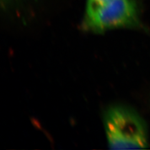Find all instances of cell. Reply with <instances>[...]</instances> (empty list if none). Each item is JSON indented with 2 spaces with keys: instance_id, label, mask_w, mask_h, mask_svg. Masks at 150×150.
<instances>
[{
  "instance_id": "1",
  "label": "cell",
  "mask_w": 150,
  "mask_h": 150,
  "mask_svg": "<svg viewBox=\"0 0 150 150\" xmlns=\"http://www.w3.org/2000/svg\"><path fill=\"white\" fill-rule=\"evenodd\" d=\"M104 123L110 149H145L148 146L146 125L134 111L123 106L110 107L105 112Z\"/></svg>"
},
{
  "instance_id": "2",
  "label": "cell",
  "mask_w": 150,
  "mask_h": 150,
  "mask_svg": "<svg viewBox=\"0 0 150 150\" xmlns=\"http://www.w3.org/2000/svg\"><path fill=\"white\" fill-rule=\"evenodd\" d=\"M86 30L103 33L119 28H140L138 5L135 0H111L95 10L86 11Z\"/></svg>"
},
{
  "instance_id": "3",
  "label": "cell",
  "mask_w": 150,
  "mask_h": 150,
  "mask_svg": "<svg viewBox=\"0 0 150 150\" xmlns=\"http://www.w3.org/2000/svg\"><path fill=\"white\" fill-rule=\"evenodd\" d=\"M111 0H88L86 11H91L100 8Z\"/></svg>"
}]
</instances>
